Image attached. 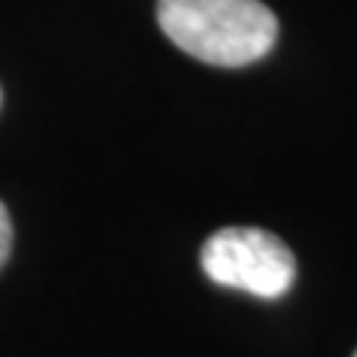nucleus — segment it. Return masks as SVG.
<instances>
[{
	"instance_id": "nucleus-1",
	"label": "nucleus",
	"mask_w": 357,
	"mask_h": 357,
	"mask_svg": "<svg viewBox=\"0 0 357 357\" xmlns=\"http://www.w3.org/2000/svg\"><path fill=\"white\" fill-rule=\"evenodd\" d=\"M158 24L199 63L238 69L277 42V15L259 0H158Z\"/></svg>"
},
{
	"instance_id": "nucleus-2",
	"label": "nucleus",
	"mask_w": 357,
	"mask_h": 357,
	"mask_svg": "<svg viewBox=\"0 0 357 357\" xmlns=\"http://www.w3.org/2000/svg\"><path fill=\"white\" fill-rule=\"evenodd\" d=\"M199 265L211 283L268 301L283 298L295 283V253L256 227L218 229L199 250Z\"/></svg>"
},
{
	"instance_id": "nucleus-3",
	"label": "nucleus",
	"mask_w": 357,
	"mask_h": 357,
	"mask_svg": "<svg viewBox=\"0 0 357 357\" xmlns=\"http://www.w3.org/2000/svg\"><path fill=\"white\" fill-rule=\"evenodd\" d=\"M9 250H13V220H9L6 206L0 203V268L6 265Z\"/></svg>"
},
{
	"instance_id": "nucleus-4",
	"label": "nucleus",
	"mask_w": 357,
	"mask_h": 357,
	"mask_svg": "<svg viewBox=\"0 0 357 357\" xmlns=\"http://www.w3.org/2000/svg\"><path fill=\"white\" fill-rule=\"evenodd\" d=\"M354 357H357V351H354Z\"/></svg>"
},
{
	"instance_id": "nucleus-5",
	"label": "nucleus",
	"mask_w": 357,
	"mask_h": 357,
	"mask_svg": "<svg viewBox=\"0 0 357 357\" xmlns=\"http://www.w3.org/2000/svg\"><path fill=\"white\" fill-rule=\"evenodd\" d=\"M0 98H3V96H0Z\"/></svg>"
}]
</instances>
